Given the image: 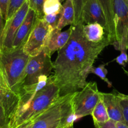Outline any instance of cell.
<instances>
[{
  "mask_svg": "<svg viewBox=\"0 0 128 128\" xmlns=\"http://www.w3.org/2000/svg\"><path fill=\"white\" fill-rule=\"evenodd\" d=\"M73 26L69 40L58 51L54 63V82L60 88V96L77 92L87 84L89 71L99 54L110 45L107 36L102 42L92 43L84 36L83 24Z\"/></svg>",
  "mask_w": 128,
  "mask_h": 128,
  "instance_id": "cell-1",
  "label": "cell"
},
{
  "mask_svg": "<svg viewBox=\"0 0 128 128\" xmlns=\"http://www.w3.org/2000/svg\"><path fill=\"white\" fill-rule=\"evenodd\" d=\"M19 94V106L8 128H16L35 119L60 96V88L54 82L52 75L49 76L47 83L43 88L35 87L23 90Z\"/></svg>",
  "mask_w": 128,
  "mask_h": 128,
  "instance_id": "cell-2",
  "label": "cell"
},
{
  "mask_svg": "<svg viewBox=\"0 0 128 128\" xmlns=\"http://www.w3.org/2000/svg\"><path fill=\"white\" fill-rule=\"evenodd\" d=\"M77 92L60 96L36 117L32 128H65L76 121L73 99Z\"/></svg>",
  "mask_w": 128,
  "mask_h": 128,
  "instance_id": "cell-3",
  "label": "cell"
},
{
  "mask_svg": "<svg viewBox=\"0 0 128 128\" xmlns=\"http://www.w3.org/2000/svg\"><path fill=\"white\" fill-rule=\"evenodd\" d=\"M23 47L4 49L0 46V77L4 86L18 93L30 58Z\"/></svg>",
  "mask_w": 128,
  "mask_h": 128,
  "instance_id": "cell-4",
  "label": "cell"
},
{
  "mask_svg": "<svg viewBox=\"0 0 128 128\" xmlns=\"http://www.w3.org/2000/svg\"><path fill=\"white\" fill-rule=\"evenodd\" d=\"M53 68L54 63L51 60V55L45 48L36 56H30L21 81L20 89L23 86L36 84L41 76L49 77Z\"/></svg>",
  "mask_w": 128,
  "mask_h": 128,
  "instance_id": "cell-5",
  "label": "cell"
},
{
  "mask_svg": "<svg viewBox=\"0 0 128 128\" xmlns=\"http://www.w3.org/2000/svg\"><path fill=\"white\" fill-rule=\"evenodd\" d=\"M102 92L98 89L96 82H87L80 91H77L73 99L76 120L92 114V111L102 98Z\"/></svg>",
  "mask_w": 128,
  "mask_h": 128,
  "instance_id": "cell-6",
  "label": "cell"
},
{
  "mask_svg": "<svg viewBox=\"0 0 128 128\" xmlns=\"http://www.w3.org/2000/svg\"><path fill=\"white\" fill-rule=\"evenodd\" d=\"M115 16L116 41L112 45L116 50L128 49V0H112Z\"/></svg>",
  "mask_w": 128,
  "mask_h": 128,
  "instance_id": "cell-7",
  "label": "cell"
},
{
  "mask_svg": "<svg viewBox=\"0 0 128 128\" xmlns=\"http://www.w3.org/2000/svg\"><path fill=\"white\" fill-rule=\"evenodd\" d=\"M53 30L44 19L38 18L28 40L23 45L24 52L29 56H35L40 54L47 46Z\"/></svg>",
  "mask_w": 128,
  "mask_h": 128,
  "instance_id": "cell-8",
  "label": "cell"
},
{
  "mask_svg": "<svg viewBox=\"0 0 128 128\" xmlns=\"http://www.w3.org/2000/svg\"><path fill=\"white\" fill-rule=\"evenodd\" d=\"M29 10V3L27 0L12 18L5 22L1 47L4 49L12 48L14 36L21 24L24 22Z\"/></svg>",
  "mask_w": 128,
  "mask_h": 128,
  "instance_id": "cell-9",
  "label": "cell"
},
{
  "mask_svg": "<svg viewBox=\"0 0 128 128\" xmlns=\"http://www.w3.org/2000/svg\"><path fill=\"white\" fill-rule=\"evenodd\" d=\"M82 24L98 23L104 28L106 34L107 23L101 6L98 0H87L82 12Z\"/></svg>",
  "mask_w": 128,
  "mask_h": 128,
  "instance_id": "cell-10",
  "label": "cell"
},
{
  "mask_svg": "<svg viewBox=\"0 0 128 128\" xmlns=\"http://www.w3.org/2000/svg\"><path fill=\"white\" fill-rule=\"evenodd\" d=\"M20 99L19 93L10 89L2 84L0 88V103L4 109L8 125L16 112Z\"/></svg>",
  "mask_w": 128,
  "mask_h": 128,
  "instance_id": "cell-11",
  "label": "cell"
},
{
  "mask_svg": "<svg viewBox=\"0 0 128 128\" xmlns=\"http://www.w3.org/2000/svg\"><path fill=\"white\" fill-rule=\"evenodd\" d=\"M37 19L38 17L35 12L30 8L24 22L21 24L14 36L12 48H18L23 46L28 40Z\"/></svg>",
  "mask_w": 128,
  "mask_h": 128,
  "instance_id": "cell-12",
  "label": "cell"
},
{
  "mask_svg": "<svg viewBox=\"0 0 128 128\" xmlns=\"http://www.w3.org/2000/svg\"><path fill=\"white\" fill-rule=\"evenodd\" d=\"M72 25L64 32H62L60 30L56 28L53 30L49 37L47 46L45 48L51 56L55 52L60 50L67 44L72 35Z\"/></svg>",
  "mask_w": 128,
  "mask_h": 128,
  "instance_id": "cell-13",
  "label": "cell"
},
{
  "mask_svg": "<svg viewBox=\"0 0 128 128\" xmlns=\"http://www.w3.org/2000/svg\"><path fill=\"white\" fill-rule=\"evenodd\" d=\"M102 100L108 111L109 119L115 122H124L119 98L117 96L115 90L111 93L102 92Z\"/></svg>",
  "mask_w": 128,
  "mask_h": 128,
  "instance_id": "cell-14",
  "label": "cell"
},
{
  "mask_svg": "<svg viewBox=\"0 0 128 128\" xmlns=\"http://www.w3.org/2000/svg\"><path fill=\"white\" fill-rule=\"evenodd\" d=\"M98 2L102 9L106 20L108 29L106 34L110 44H112L116 41L115 16L112 0H98Z\"/></svg>",
  "mask_w": 128,
  "mask_h": 128,
  "instance_id": "cell-15",
  "label": "cell"
},
{
  "mask_svg": "<svg viewBox=\"0 0 128 128\" xmlns=\"http://www.w3.org/2000/svg\"><path fill=\"white\" fill-rule=\"evenodd\" d=\"M82 30L84 36L90 42H100L106 37L104 28L98 23L83 24Z\"/></svg>",
  "mask_w": 128,
  "mask_h": 128,
  "instance_id": "cell-16",
  "label": "cell"
},
{
  "mask_svg": "<svg viewBox=\"0 0 128 128\" xmlns=\"http://www.w3.org/2000/svg\"><path fill=\"white\" fill-rule=\"evenodd\" d=\"M75 22V11L72 0H66L62 5L60 18L56 28L62 30L67 25H73Z\"/></svg>",
  "mask_w": 128,
  "mask_h": 128,
  "instance_id": "cell-17",
  "label": "cell"
},
{
  "mask_svg": "<svg viewBox=\"0 0 128 128\" xmlns=\"http://www.w3.org/2000/svg\"><path fill=\"white\" fill-rule=\"evenodd\" d=\"M91 116L93 118L94 122H106L110 119L108 116L107 109L103 102L102 94V98H100V100L98 102L96 106L94 109Z\"/></svg>",
  "mask_w": 128,
  "mask_h": 128,
  "instance_id": "cell-18",
  "label": "cell"
},
{
  "mask_svg": "<svg viewBox=\"0 0 128 128\" xmlns=\"http://www.w3.org/2000/svg\"><path fill=\"white\" fill-rule=\"evenodd\" d=\"M62 5L60 0H46L44 4L43 12L44 15L60 12Z\"/></svg>",
  "mask_w": 128,
  "mask_h": 128,
  "instance_id": "cell-19",
  "label": "cell"
},
{
  "mask_svg": "<svg viewBox=\"0 0 128 128\" xmlns=\"http://www.w3.org/2000/svg\"><path fill=\"white\" fill-rule=\"evenodd\" d=\"M87 0H72L75 11V22L73 25L82 24V12Z\"/></svg>",
  "mask_w": 128,
  "mask_h": 128,
  "instance_id": "cell-20",
  "label": "cell"
},
{
  "mask_svg": "<svg viewBox=\"0 0 128 128\" xmlns=\"http://www.w3.org/2000/svg\"><path fill=\"white\" fill-rule=\"evenodd\" d=\"M117 96L119 98V104L122 112L123 118L124 119V122L128 126V95L120 93L115 90Z\"/></svg>",
  "mask_w": 128,
  "mask_h": 128,
  "instance_id": "cell-21",
  "label": "cell"
},
{
  "mask_svg": "<svg viewBox=\"0 0 128 128\" xmlns=\"http://www.w3.org/2000/svg\"><path fill=\"white\" fill-rule=\"evenodd\" d=\"M106 64H101L98 67H94L92 66L89 71V74H94L96 76H99L102 80L106 82L108 87H112V82L109 81V80L107 78L108 70L106 68Z\"/></svg>",
  "mask_w": 128,
  "mask_h": 128,
  "instance_id": "cell-22",
  "label": "cell"
},
{
  "mask_svg": "<svg viewBox=\"0 0 128 128\" xmlns=\"http://www.w3.org/2000/svg\"><path fill=\"white\" fill-rule=\"evenodd\" d=\"M45 1L46 0H28L30 8L35 12L39 19H43L44 16L43 7Z\"/></svg>",
  "mask_w": 128,
  "mask_h": 128,
  "instance_id": "cell-23",
  "label": "cell"
},
{
  "mask_svg": "<svg viewBox=\"0 0 128 128\" xmlns=\"http://www.w3.org/2000/svg\"><path fill=\"white\" fill-rule=\"evenodd\" d=\"M27 0H10L9 5H8V13H7L6 21L12 18V17L15 14L16 12L22 6V5Z\"/></svg>",
  "mask_w": 128,
  "mask_h": 128,
  "instance_id": "cell-24",
  "label": "cell"
},
{
  "mask_svg": "<svg viewBox=\"0 0 128 128\" xmlns=\"http://www.w3.org/2000/svg\"><path fill=\"white\" fill-rule=\"evenodd\" d=\"M61 13L62 11L60 12H58V13H53V14H46V15H44L43 19L49 25L51 26L53 29H54L57 26L59 19H60V16H61Z\"/></svg>",
  "mask_w": 128,
  "mask_h": 128,
  "instance_id": "cell-25",
  "label": "cell"
},
{
  "mask_svg": "<svg viewBox=\"0 0 128 128\" xmlns=\"http://www.w3.org/2000/svg\"><path fill=\"white\" fill-rule=\"evenodd\" d=\"M94 124L96 128H118L116 126V122L111 119H109L106 122H94Z\"/></svg>",
  "mask_w": 128,
  "mask_h": 128,
  "instance_id": "cell-26",
  "label": "cell"
},
{
  "mask_svg": "<svg viewBox=\"0 0 128 128\" xmlns=\"http://www.w3.org/2000/svg\"><path fill=\"white\" fill-rule=\"evenodd\" d=\"M9 3L10 0H0V10L4 22H6L7 20V13H8Z\"/></svg>",
  "mask_w": 128,
  "mask_h": 128,
  "instance_id": "cell-27",
  "label": "cell"
},
{
  "mask_svg": "<svg viewBox=\"0 0 128 128\" xmlns=\"http://www.w3.org/2000/svg\"><path fill=\"white\" fill-rule=\"evenodd\" d=\"M0 127L2 128H8V121H7L6 117L1 103H0Z\"/></svg>",
  "mask_w": 128,
  "mask_h": 128,
  "instance_id": "cell-28",
  "label": "cell"
},
{
  "mask_svg": "<svg viewBox=\"0 0 128 128\" xmlns=\"http://www.w3.org/2000/svg\"><path fill=\"white\" fill-rule=\"evenodd\" d=\"M116 61L118 64L121 66H126V64L128 62V56L126 54V52H121L120 55L116 58Z\"/></svg>",
  "mask_w": 128,
  "mask_h": 128,
  "instance_id": "cell-29",
  "label": "cell"
},
{
  "mask_svg": "<svg viewBox=\"0 0 128 128\" xmlns=\"http://www.w3.org/2000/svg\"><path fill=\"white\" fill-rule=\"evenodd\" d=\"M3 16H2V12L0 10V46L2 45V36H3V31H4V24L3 23Z\"/></svg>",
  "mask_w": 128,
  "mask_h": 128,
  "instance_id": "cell-30",
  "label": "cell"
},
{
  "mask_svg": "<svg viewBox=\"0 0 128 128\" xmlns=\"http://www.w3.org/2000/svg\"><path fill=\"white\" fill-rule=\"evenodd\" d=\"M34 120H35V119L26 122L22 124V125L19 126L16 128H32V126L34 124Z\"/></svg>",
  "mask_w": 128,
  "mask_h": 128,
  "instance_id": "cell-31",
  "label": "cell"
},
{
  "mask_svg": "<svg viewBox=\"0 0 128 128\" xmlns=\"http://www.w3.org/2000/svg\"><path fill=\"white\" fill-rule=\"evenodd\" d=\"M116 126L118 128H128V126L122 122H116Z\"/></svg>",
  "mask_w": 128,
  "mask_h": 128,
  "instance_id": "cell-32",
  "label": "cell"
},
{
  "mask_svg": "<svg viewBox=\"0 0 128 128\" xmlns=\"http://www.w3.org/2000/svg\"><path fill=\"white\" fill-rule=\"evenodd\" d=\"M65 128H74V125H70L66 127Z\"/></svg>",
  "mask_w": 128,
  "mask_h": 128,
  "instance_id": "cell-33",
  "label": "cell"
},
{
  "mask_svg": "<svg viewBox=\"0 0 128 128\" xmlns=\"http://www.w3.org/2000/svg\"><path fill=\"white\" fill-rule=\"evenodd\" d=\"M2 84H3V82H2V78H1V77H0V88H1V86H2Z\"/></svg>",
  "mask_w": 128,
  "mask_h": 128,
  "instance_id": "cell-34",
  "label": "cell"
},
{
  "mask_svg": "<svg viewBox=\"0 0 128 128\" xmlns=\"http://www.w3.org/2000/svg\"><path fill=\"white\" fill-rule=\"evenodd\" d=\"M123 70H124V73H125L126 74L127 76H128V71H127L126 70H125V69H123Z\"/></svg>",
  "mask_w": 128,
  "mask_h": 128,
  "instance_id": "cell-35",
  "label": "cell"
},
{
  "mask_svg": "<svg viewBox=\"0 0 128 128\" xmlns=\"http://www.w3.org/2000/svg\"><path fill=\"white\" fill-rule=\"evenodd\" d=\"M65 1H66V0H60V2H61V3H63V2H65Z\"/></svg>",
  "mask_w": 128,
  "mask_h": 128,
  "instance_id": "cell-36",
  "label": "cell"
},
{
  "mask_svg": "<svg viewBox=\"0 0 128 128\" xmlns=\"http://www.w3.org/2000/svg\"><path fill=\"white\" fill-rule=\"evenodd\" d=\"M0 128H1V127H0Z\"/></svg>",
  "mask_w": 128,
  "mask_h": 128,
  "instance_id": "cell-37",
  "label": "cell"
}]
</instances>
